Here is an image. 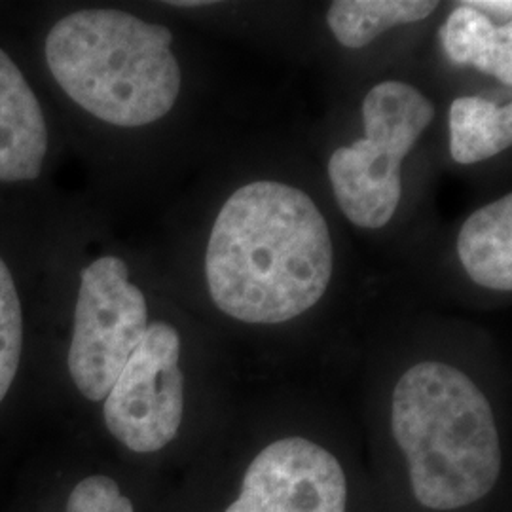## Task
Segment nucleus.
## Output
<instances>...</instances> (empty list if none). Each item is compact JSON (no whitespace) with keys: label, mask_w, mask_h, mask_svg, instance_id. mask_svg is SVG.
I'll use <instances>...</instances> for the list:
<instances>
[{"label":"nucleus","mask_w":512,"mask_h":512,"mask_svg":"<svg viewBox=\"0 0 512 512\" xmlns=\"http://www.w3.org/2000/svg\"><path fill=\"white\" fill-rule=\"evenodd\" d=\"M442 46L456 65H471L512 86V25H495L467 2L456 8L442 31Z\"/></svg>","instance_id":"nucleus-10"},{"label":"nucleus","mask_w":512,"mask_h":512,"mask_svg":"<svg viewBox=\"0 0 512 512\" xmlns=\"http://www.w3.org/2000/svg\"><path fill=\"white\" fill-rule=\"evenodd\" d=\"M391 427L423 507L454 511L494 488L501 473L494 412L458 368L423 361L404 372L393 391Z\"/></svg>","instance_id":"nucleus-2"},{"label":"nucleus","mask_w":512,"mask_h":512,"mask_svg":"<svg viewBox=\"0 0 512 512\" xmlns=\"http://www.w3.org/2000/svg\"><path fill=\"white\" fill-rule=\"evenodd\" d=\"M46 152L44 110L18 65L0 48V183L35 181Z\"/></svg>","instance_id":"nucleus-8"},{"label":"nucleus","mask_w":512,"mask_h":512,"mask_svg":"<svg viewBox=\"0 0 512 512\" xmlns=\"http://www.w3.org/2000/svg\"><path fill=\"white\" fill-rule=\"evenodd\" d=\"M334 247L310 196L256 181L222 205L205 255L213 302L251 325H277L311 310L329 289Z\"/></svg>","instance_id":"nucleus-1"},{"label":"nucleus","mask_w":512,"mask_h":512,"mask_svg":"<svg viewBox=\"0 0 512 512\" xmlns=\"http://www.w3.org/2000/svg\"><path fill=\"white\" fill-rule=\"evenodd\" d=\"M67 512H135L131 501L109 476H90L76 484Z\"/></svg>","instance_id":"nucleus-14"},{"label":"nucleus","mask_w":512,"mask_h":512,"mask_svg":"<svg viewBox=\"0 0 512 512\" xmlns=\"http://www.w3.org/2000/svg\"><path fill=\"white\" fill-rule=\"evenodd\" d=\"M458 255L465 272L476 285L511 293L512 196L480 207L458 236Z\"/></svg>","instance_id":"nucleus-9"},{"label":"nucleus","mask_w":512,"mask_h":512,"mask_svg":"<svg viewBox=\"0 0 512 512\" xmlns=\"http://www.w3.org/2000/svg\"><path fill=\"white\" fill-rule=\"evenodd\" d=\"M173 6H203V4H209V2H203V0H183V2H171Z\"/></svg>","instance_id":"nucleus-16"},{"label":"nucleus","mask_w":512,"mask_h":512,"mask_svg":"<svg viewBox=\"0 0 512 512\" xmlns=\"http://www.w3.org/2000/svg\"><path fill=\"white\" fill-rule=\"evenodd\" d=\"M348 482L338 459L302 437L281 439L249 465L226 512H346Z\"/></svg>","instance_id":"nucleus-7"},{"label":"nucleus","mask_w":512,"mask_h":512,"mask_svg":"<svg viewBox=\"0 0 512 512\" xmlns=\"http://www.w3.org/2000/svg\"><path fill=\"white\" fill-rule=\"evenodd\" d=\"M181 336L175 327L148 325L141 344L105 399L110 435L126 448L158 452L177 437L183 423L184 376L179 366Z\"/></svg>","instance_id":"nucleus-6"},{"label":"nucleus","mask_w":512,"mask_h":512,"mask_svg":"<svg viewBox=\"0 0 512 512\" xmlns=\"http://www.w3.org/2000/svg\"><path fill=\"white\" fill-rule=\"evenodd\" d=\"M435 118V107L414 86L382 82L363 101L365 139L336 148L329 179L342 213L355 226L382 228L393 219L401 194V165Z\"/></svg>","instance_id":"nucleus-4"},{"label":"nucleus","mask_w":512,"mask_h":512,"mask_svg":"<svg viewBox=\"0 0 512 512\" xmlns=\"http://www.w3.org/2000/svg\"><path fill=\"white\" fill-rule=\"evenodd\" d=\"M23 351V310L14 275L0 258V403L16 380Z\"/></svg>","instance_id":"nucleus-13"},{"label":"nucleus","mask_w":512,"mask_h":512,"mask_svg":"<svg viewBox=\"0 0 512 512\" xmlns=\"http://www.w3.org/2000/svg\"><path fill=\"white\" fill-rule=\"evenodd\" d=\"M512 107L459 97L450 107V154L461 165L490 160L511 147Z\"/></svg>","instance_id":"nucleus-11"},{"label":"nucleus","mask_w":512,"mask_h":512,"mask_svg":"<svg viewBox=\"0 0 512 512\" xmlns=\"http://www.w3.org/2000/svg\"><path fill=\"white\" fill-rule=\"evenodd\" d=\"M469 6H473L476 10H480L482 14L492 12L499 16H511L512 4L509 0H476V2H467Z\"/></svg>","instance_id":"nucleus-15"},{"label":"nucleus","mask_w":512,"mask_h":512,"mask_svg":"<svg viewBox=\"0 0 512 512\" xmlns=\"http://www.w3.org/2000/svg\"><path fill=\"white\" fill-rule=\"evenodd\" d=\"M147 329V298L129 281L128 264L122 258L101 256L82 270L69 372L88 401L107 399Z\"/></svg>","instance_id":"nucleus-5"},{"label":"nucleus","mask_w":512,"mask_h":512,"mask_svg":"<svg viewBox=\"0 0 512 512\" xmlns=\"http://www.w3.org/2000/svg\"><path fill=\"white\" fill-rule=\"evenodd\" d=\"M173 35L116 8H86L59 19L46 37L55 82L78 107L118 128H141L169 114L183 74Z\"/></svg>","instance_id":"nucleus-3"},{"label":"nucleus","mask_w":512,"mask_h":512,"mask_svg":"<svg viewBox=\"0 0 512 512\" xmlns=\"http://www.w3.org/2000/svg\"><path fill=\"white\" fill-rule=\"evenodd\" d=\"M439 2L429 0H338L327 12L332 35L351 48H363L397 25L416 23L429 18Z\"/></svg>","instance_id":"nucleus-12"}]
</instances>
